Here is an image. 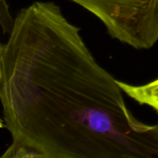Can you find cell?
I'll return each mask as SVG.
<instances>
[{
  "label": "cell",
  "instance_id": "cell-1",
  "mask_svg": "<svg viewBox=\"0 0 158 158\" xmlns=\"http://www.w3.org/2000/svg\"><path fill=\"white\" fill-rule=\"evenodd\" d=\"M53 2L14 18L0 45L2 158H158V123L128 108L118 80Z\"/></svg>",
  "mask_w": 158,
  "mask_h": 158
},
{
  "label": "cell",
  "instance_id": "cell-2",
  "mask_svg": "<svg viewBox=\"0 0 158 158\" xmlns=\"http://www.w3.org/2000/svg\"><path fill=\"white\" fill-rule=\"evenodd\" d=\"M94 14L114 40L138 50L158 42V0H69Z\"/></svg>",
  "mask_w": 158,
  "mask_h": 158
},
{
  "label": "cell",
  "instance_id": "cell-4",
  "mask_svg": "<svg viewBox=\"0 0 158 158\" xmlns=\"http://www.w3.org/2000/svg\"><path fill=\"white\" fill-rule=\"evenodd\" d=\"M14 19L11 16L6 0H0V23L2 33H9L13 25Z\"/></svg>",
  "mask_w": 158,
  "mask_h": 158
},
{
  "label": "cell",
  "instance_id": "cell-3",
  "mask_svg": "<svg viewBox=\"0 0 158 158\" xmlns=\"http://www.w3.org/2000/svg\"><path fill=\"white\" fill-rule=\"evenodd\" d=\"M125 95L140 105L152 108L158 114V78L143 85H132L118 80Z\"/></svg>",
  "mask_w": 158,
  "mask_h": 158
}]
</instances>
